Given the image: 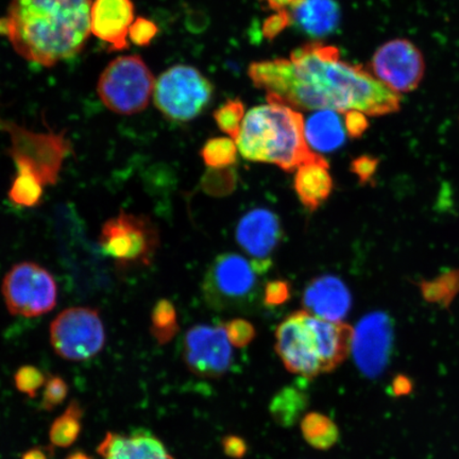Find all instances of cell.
Instances as JSON below:
<instances>
[{"label":"cell","mask_w":459,"mask_h":459,"mask_svg":"<svg viewBox=\"0 0 459 459\" xmlns=\"http://www.w3.org/2000/svg\"><path fill=\"white\" fill-rule=\"evenodd\" d=\"M308 403L309 398L306 389L287 386L274 395L269 411L280 427L291 428L304 417Z\"/></svg>","instance_id":"7402d4cb"},{"label":"cell","mask_w":459,"mask_h":459,"mask_svg":"<svg viewBox=\"0 0 459 459\" xmlns=\"http://www.w3.org/2000/svg\"><path fill=\"white\" fill-rule=\"evenodd\" d=\"M215 122L223 134L237 140L245 118V106L239 100H228L213 114Z\"/></svg>","instance_id":"83f0119b"},{"label":"cell","mask_w":459,"mask_h":459,"mask_svg":"<svg viewBox=\"0 0 459 459\" xmlns=\"http://www.w3.org/2000/svg\"><path fill=\"white\" fill-rule=\"evenodd\" d=\"M235 143L246 160L277 165L285 171L325 160L309 148L302 114L279 103L252 108Z\"/></svg>","instance_id":"277c9868"},{"label":"cell","mask_w":459,"mask_h":459,"mask_svg":"<svg viewBox=\"0 0 459 459\" xmlns=\"http://www.w3.org/2000/svg\"><path fill=\"white\" fill-rule=\"evenodd\" d=\"M232 348L225 325H197L186 334L183 359L195 376L217 378L231 367Z\"/></svg>","instance_id":"4fadbf2b"},{"label":"cell","mask_w":459,"mask_h":459,"mask_svg":"<svg viewBox=\"0 0 459 459\" xmlns=\"http://www.w3.org/2000/svg\"><path fill=\"white\" fill-rule=\"evenodd\" d=\"M369 67L373 76L399 94L417 90L426 73L421 50L406 39H394L380 46Z\"/></svg>","instance_id":"7c38bea8"},{"label":"cell","mask_w":459,"mask_h":459,"mask_svg":"<svg viewBox=\"0 0 459 459\" xmlns=\"http://www.w3.org/2000/svg\"><path fill=\"white\" fill-rule=\"evenodd\" d=\"M377 165L378 160L377 158L365 154V156H360L352 160L350 170L358 177L360 185H366L375 177Z\"/></svg>","instance_id":"836d02e7"},{"label":"cell","mask_w":459,"mask_h":459,"mask_svg":"<svg viewBox=\"0 0 459 459\" xmlns=\"http://www.w3.org/2000/svg\"><path fill=\"white\" fill-rule=\"evenodd\" d=\"M83 410L79 402L74 400L62 415L51 424L49 440L57 447H68L76 443L82 429Z\"/></svg>","instance_id":"cb8c5ba5"},{"label":"cell","mask_w":459,"mask_h":459,"mask_svg":"<svg viewBox=\"0 0 459 459\" xmlns=\"http://www.w3.org/2000/svg\"><path fill=\"white\" fill-rule=\"evenodd\" d=\"M221 446L226 455L233 459L243 458L248 450L246 441L234 435L226 436L221 441Z\"/></svg>","instance_id":"8d00e7d4"},{"label":"cell","mask_w":459,"mask_h":459,"mask_svg":"<svg viewBox=\"0 0 459 459\" xmlns=\"http://www.w3.org/2000/svg\"><path fill=\"white\" fill-rule=\"evenodd\" d=\"M68 385L60 376H50L46 381L43 394V410L51 411L60 406L67 398Z\"/></svg>","instance_id":"f546056e"},{"label":"cell","mask_w":459,"mask_h":459,"mask_svg":"<svg viewBox=\"0 0 459 459\" xmlns=\"http://www.w3.org/2000/svg\"><path fill=\"white\" fill-rule=\"evenodd\" d=\"M44 187V183L31 171L17 169L8 197L11 203L20 208H36L42 204Z\"/></svg>","instance_id":"d4e9b609"},{"label":"cell","mask_w":459,"mask_h":459,"mask_svg":"<svg viewBox=\"0 0 459 459\" xmlns=\"http://www.w3.org/2000/svg\"><path fill=\"white\" fill-rule=\"evenodd\" d=\"M200 156L209 168H227L238 160V145L229 137H215L204 143L201 148Z\"/></svg>","instance_id":"4316f807"},{"label":"cell","mask_w":459,"mask_h":459,"mask_svg":"<svg viewBox=\"0 0 459 459\" xmlns=\"http://www.w3.org/2000/svg\"><path fill=\"white\" fill-rule=\"evenodd\" d=\"M344 128L351 139H359L365 132L369 128V120L366 117V114L359 111H348L343 113Z\"/></svg>","instance_id":"d590c367"},{"label":"cell","mask_w":459,"mask_h":459,"mask_svg":"<svg viewBox=\"0 0 459 459\" xmlns=\"http://www.w3.org/2000/svg\"><path fill=\"white\" fill-rule=\"evenodd\" d=\"M248 74L268 102L299 110L398 112L402 96L361 65L344 62L340 49L319 42L292 51L290 59L252 63Z\"/></svg>","instance_id":"6da1fadb"},{"label":"cell","mask_w":459,"mask_h":459,"mask_svg":"<svg viewBox=\"0 0 459 459\" xmlns=\"http://www.w3.org/2000/svg\"><path fill=\"white\" fill-rule=\"evenodd\" d=\"M346 128L340 114L333 110L314 113L304 125L309 148L317 152H332L346 142Z\"/></svg>","instance_id":"44dd1931"},{"label":"cell","mask_w":459,"mask_h":459,"mask_svg":"<svg viewBox=\"0 0 459 459\" xmlns=\"http://www.w3.org/2000/svg\"><path fill=\"white\" fill-rule=\"evenodd\" d=\"M301 432L307 443L319 451H328L340 440V429L331 418L320 412H308L301 420Z\"/></svg>","instance_id":"603a6c76"},{"label":"cell","mask_w":459,"mask_h":459,"mask_svg":"<svg viewBox=\"0 0 459 459\" xmlns=\"http://www.w3.org/2000/svg\"><path fill=\"white\" fill-rule=\"evenodd\" d=\"M2 292L8 311L26 318L53 311L57 302L53 274L33 262H22L11 268L4 278Z\"/></svg>","instance_id":"30bf717a"},{"label":"cell","mask_w":459,"mask_h":459,"mask_svg":"<svg viewBox=\"0 0 459 459\" xmlns=\"http://www.w3.org/2000/svg\"><path fill=\"white\" fill-rule=\"evenodd\" d=\"M394 342L392 319L384 313L365 316L354 330L352 353L361 372L377 377L385 368Z\"/></svg>","instance_id":"5bb4252c"},{"label":"cell","mask_w":459,"mask_h":459,"mask_svg":"<svg viewBox=\"0 0 459 459\" xmlns=\"http://www.w3.org/2000/svg\"><path fill=\"white\" fill-rule=\"evenodd\" d=\"M160 244L159 230L151 218L123 211L103 223L99 238L102 254L118 271L151 266Z\"/></svg>","instance_id":"5b68a950"},{"label":"cell","mask_w":459,"mask_h":459,"mask_svg":"<svg viewBox=\"0 0 459 459\" xmlns=\"http://www.w3.org/2000/svg\"><path fill=\"white\" fill-rule=\"evenodd\" d=\"M352 298L346 284L335 275H320L303 294L306 311L321 319L342 323L351 308Z\"/></svg>","instance_id":"e0dca14e"},{"label":"cell","mask_w":459,"mask_h":459,"mask_svg":"<svg viewBox=\"0 0 459 459\" xmlns=\"http://www.w3.org/2000/svg\"><path fill=\"white\" fill-rule=\"evenodd\" d=\"M354 330L343 323L292 313L275 331V351L285 368L307 380L334 371L352 352Z\"/></svg>","instance_id":"3957f363"},{"label":"cell","mask_w":459,"mask_h":459,"mask_svg":"<svg viewBox=\"0 0 459 459\" xmlns=\"http://www.w3.org/2000/svg\"><path fill=\"white\" fill-rule=\"evenodd\" d=\"M49 335L55 352L72 361L93 359L106 343L100 312L86 307L66 308L57 315L50 325Z\"/></svg>","instance_id":"8fae6325"},{"label":"cell","mask_w":459,"mask_h":459,"mask_svg":"<svg viewBox=\"0 0 459 459\" xmlns=\"http://www.w3.org/2000/svg\"><path fill=\"white\" fill-rule=\"evenodd\" d=\"M97 452L103 459H175L162 441L147 430L129 435L108 433Z\"/></svg>","instance_id":"ac0fdd59"},{"label":"cell","mask_w":459,"mask_h":459,"mask_svg":"<svg viewBox=\"0 0 459 459\" xmlns=\"http://www.w3.org/2000/svg\"><path fill=\"white\" fill-rule=\"evenodd\" d=\"M269 9L280 11L285 9L286 5L292 4L291 0H264Z\"/></svg>","instance_id":"ab89813d"},{"label":"cell","mask_w":459,"mask_h":459,"mask_svg":"<svg viewBox=\"0 0 459 459\" xmlns=\"http://www.w3.org/2000/svg\"><path fill=\"white\" fill-rule=\"evenodd\" d=\"M65 459H93L90 455H86V453L82 451H77L72 453L71 455H68Z\"/></svg>","instance_id":"60d3db41"},{"label":"cell","mask_w":459,"mask_h":459,"mask_svg":"<svg viewBox=\"0 0 459 459\" xmlns=\"http://www.w3.org/2000/svg\"><path fill=\"white\" fill-rule=\"evenodd\" d=\"M294 187L304 208L309 212L318 210L333 191L328 162L325 160L300 166L296 171Z\"/></svg>","instance_id":"ffe728a7"},{"label":"cell","mask_w":459,"mask_h":459,"mask_svg":"<svg viewBox=\"0 0 459 459\" xmlns=\"http://www.w3.org/2000/svg\"><path fill=\"white\" fill-rule=\"evenodd\" d=\"M227 336L235 348H245L255 340V329L249 321L233 319L225 325Z\"/></svg>","instance_id":"4dcf8cb0"},{"label":"cell","mask_w":459,"mask_h":459,"mask_svg":"<svg viewBox=\"0 0 459 459\" xmlns=\"http://www.w3.org/2000/svg\"><path fill=\"white\" fill-rule=\"evenodd\" d=\"M156 79L139 55L108 63L97 83V93L108 110L120 115L141 113L153 95Z\"/></svg>","instance_id":"8992f818"},{"label":"cell","mask_w":459,"mask_h":459,"mask_svg":"<svg viewBox=\"0 0 459 459\" xmlns=\"http://www.w3.org/2000/svg\"><path fill=\"white\" fill-rule=\"evenodd\" d=\"M44 373L36 366H22L14 375V384L20 393L27 394L29 398H36L39 390L46 384Z\"/></svg>","instance_id":"f1b7e54d"},{"label":"cell","mask_w":459,"mask_h":459,"mask_svg":"<svg viewBox=\"0 0 459 459\" xmlns=\"http://www.w3.org/2000/svg\"><path fill=\"white\" fill-rule=\"evenodd\" d=\"M214 86L197 68L175 65L156 80L153 102L164 117L187 123L199 117L210 105Z\"/></svg>","instance_id":"52a82bcc"},{"label":"cell","mask_w":459,"mask_h":459,"mask_svg":"<svg viewBox=\"0 0 459 459\" xmlns=\"http://www.w3.org/2000/svg\"><path fill=\"white\" fill-rule=\"evenodd\" d=\"M291 22L290 11L285 9L278 11L277 13L269 16L263 24V36L267 39L277 38Z\"/></svg>","instance_id":"e575fe53"},{"label":"cell","mask_w":459,"mask_h":459,"mask_svg":"<svg viewBox=\"0 0 459 459\" xmlns=\"http://www.w3.org/2000/svg\"><path fill=\"white\" fill-rule=\"evenodd\" d=\"M414 388V384L409 377L399 375L394 378L392 384V393L395 397H403L410 394Z\"/></svg>","instance_id":"74e56055"},{"label":"cell","mask_w":459,"mask_h":459,"mask_svg":"<svg viewBox=\"0 0 459 459\" xmlns=\"http://www.w3.org/2000/svg\"><path fill=\"white\" fill-rule=\"evenodd\" d=\"M151 332L159 344L169 343L179 332L176 307L169 300L160 299L153 307Z\"/></svg>","instance_id":"484cf974"},{"label":"cell","mask_w":459,"mask_h":459,"mask_svg":"<svg viewBox=\"0 0 459 459\" xmlns=\"http://www.w3.org/2000/svg\"><path fill=\"white\" fill-rule=\"evenodd\" d=\"M4 129L11 136L9 156L16 169L31 171L44 186H55L60 178L65 160L73 153V146L65 131L55 134L33 132L13 123H5Z\"/></svg>","instance_id":"ba28073f"},{"label":"cell","mask_w":459,"mask_h":459,"mask_svg":"<svg viewBox=\"0 0 459 459\" xmlns=\"http://www.w3.org/2000/svg\"><path fill=\"white\" fill-rule=\"evenodd\" d=\"M159 28L156 22L147 19V17H135L134 24L129 30V39L132 43L140 48H146L157 38Z\"/></svg>","instance_id":"1f68e13d"},{"label":"cell","mask_w":459,"mask_h":459,"mask_svg":"<svg viewBox=\"0 0 459 459\" xmlns=\"http://www.w3.org/2000/svg\"><path fill=\"white\" fill-rule=\"evenodd\" d=\"M93 0H11L0 19L7 37L22 59L44 67L82 54L91 36Z\"/></svg>","instance_id":"7a4b0ae2"},{"label":"cell","mask_w":459,"mask_h":459,"mask_svg":"<svg viewBox=\"0 0 459 459\" xmlns=\"http://www.w3.org/2000/svg\"><path fill=\"white\" fill-rule=\"evenodd\" d=\"M134 20L132 0H93L91 4V32L110 51L129 48V30Z\"/></svg>","instance_id":"2e32d148"},{"label":"cell","mask_w":459,"mask_h":459,"mask_svg":"<svg viewBox=\"0 0 459 459\" xmlns=\"http://www.w3.org/2000/svg\"><path fill=\"white\" fill-rule=\"evenodd\" d=\"M282 238L279 217L267 209H255L239 221L237 240L258 272L266 273L273 265L272 255Z\"/></svg>","instance_id":"9a60e30c"},{"label":"cell","mask_w":459,"mask_h":459,"mask_svg":"<svg viewBox=\"0 0 459 459\" xmlns=\"http://www.w3.org/2000/svg\"><path fill=\"white\" fill-rule=\"evenodd\" d=\"M292 24L311 38L334 33L341 22V7L336 0H298L290 10Z\"/></svg>","instance_id":"d6986e66"},{"label":"cell","mask_w":459,"mask_h":459,"mask_svg":"<svg viewBox=\"0 0 459 459\" xmlns=\"http://www.w3.org/2000/svg\"><path fill=\"white\" fill-rule=\"evenodd\" d=\"M290 298V285L287 281H272L264 290V303L267 307L282 306Z\"/></svg>","instance_id":"d6a6232c"},{"label":"cell","mask_w":459,"mask_h":459,"mask_svg":"<svg viewBox=\"0 0 459 459\" xmlns=\"http://www.w3.org/2000/svg\"><path fill=\"white\" fill-rule=\"evenodd\" d=\"M258 275L255 264L242 255H218L204 275V299L220 311L249 307L257 297Z\"/></svg>","instance_id":"9c48e42d"},{"label":"cell","mask_w":459,"mask_h":459,"mask_svg":"<svg viewBox=\"0 0 459 459\" xmlns=\"http://www.w3.org/2000/svg\"><path fill=\"white\" fill-rule=\"evenodd\" d=\"M48 447H32V449L26 451L21 459H49L48 453H51Z\"/></svg>","instance_id":"f35d334b"}]
</instances>
